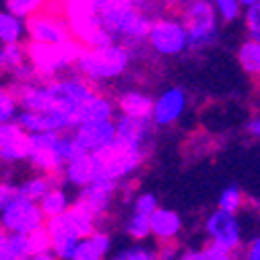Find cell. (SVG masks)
<instances>
[{
	"mask_svg": "<svg viewBox=\"0 0 260 260\" xmlns=\"http://www.w3.org/2000/svg\"><path fill=\"white\" fill-rule=\"evenodd\" d=\"M149 230H151V236L161 244L176 242V238L182 234V217L172 209L159 207L149 217Z\"/></svg>",
	"mask_w": 260,
	"mask_h": 260,
	"instance_id": "obj_15",
	"label": "cell"
},
{
	"mask_svg": "<svg viewBox=\"0 0 260 260\" xmlns=\"http://www.w3.org/2000/svg\"><path fill=\"white\" fill-rule=\"evenodd\" d=\"M242 3V15L250 38L260 34V0H240Z\"/></svg>",
	"mask_w": 260,
	"mask_h": 260,
	"instance_id": "obj_23",
	"label": "cell"
},
{
	"mask_svg": "<svg viewBox=\"0 0 260 260\" xmlns=\"http://www.w3.org/2000/svg\"><path fill=\"white\" fill-rule=\"evenodd\" d=\"M71 135H73L75 143L81 147V151L85 155H91L116 141V126H114V120L89 122V124L75 126L71 130Z\"/></svg>",
	"mask_w": 260,
	"mask_h": 260,
	"instance_id": "obj_10",
	"label": "cell"
},
{
	"mask_svg": "<svg viewBox=\"0 0 260 260\" xmlns=\"http://www.w3.org/2000/svg\"><path fill=\"white\" fill-rule=\"evenodd\" d=\"M114 106L120 112V116L137 118V120H151L153 97L141 89H128V91H122L118 95Z\"/></svg>",
	"mask_w": 260,
	"mask_h": 260,
	"instance_id": "obj_14",
	"label": "cell"
},
{
	"mask_svg": "<svg viewBox=\"0 0 260 260\" xmlns=\"http://www.w3.org/2000/svg\"><path fill=\"white\" fill-rule=\"evenodd\" d=\"M124 232H126L128 238H133L135 242H145V240L151 236V230H149V217L133 213V215L126 219Z\"/></svg>",
	"mask_w": 260,
	"mask_h": 260,
	"instance_id": "obj_22",
	"label": "cell"
},
{
	"mask_svg": "<svg viewBox=\"0 0 260 260\" xmlns=\"http://www.w3.org/2000/svg\"><path fill=\"white\" fill-rule=\"evenodd\" d=\"M205 252H207V260H238L234 254L219 252V250H217V248H213V246H207V248H205Z\"/></svg>",
	"mask_w": 260,
	"mask_h": 260,
	"instance_id": "obj_31",
	"label": "cell"
},
{
	"mask_svg": "<svg viewBox=\"0 0 260 260\" xmlns=\"http://www.w3.org/2000/svg\"><path fill=\"white\" fill-rule=\"evenodd\" d=\"M97 17L106 34L114 40V44H139L147 40L151 29V9L149 3H133V0H95Z\"/></svg>",
	"mask_w": 260,
	"mask_h": 260,
	"instance_id": "obj_1",
	"label": "cell"
},
{
	"mask_svg": "<svg viewBox=\"0 0 260 260\" xmlns=\"http://www.w3.org/2000/svg\"><path fill=\"white\" fill-rule=\"evenodd\" d=\"M73 205H75V199L71 197V192H69L67 184L62 182V178H60V182L56 186H52L44 194V199L38 203V207H40V211H42V215H44L46 221L56 219V217H62Z\"/></svg>",
	"mask_w": 260,
	"mask_h": 260,
	"instance_id": "obj_18",
	"label": "cell"
},
{
	"mask_svg": "<svg viewBox=\"0 0 260 260\" xmlns=\"http://www.w3.org/2000/svg\"><path fill=\"white\" fill-rule=\"evenodd\" d=\"M116 114V106L110 97L95 93L91 100H87L75 114V122L79 124H89V122H106V120H114Z\"/></svg>",
	"mask_w": 260,
	"mask_h": 260,
	"instance_id": "obj_19",
	"label": "cell"
},
{
	"mask_svg": "<svg viewBox=\"0 0 260 260\" xmlns=\"http://www.w3.org/2000/svg\"><path fill=\"white\" fill-rule=\"evenodd\" d=\"M112 252V238L104 230H95L89 238L79 240L71 260H106Z\"/></svg>",
	"mask_w": 260,
	"mask_h": 260,
	"instance_id": "obj_17",
	"label": "cell"
},
{
	"mask_svg": "<svg viewBox=\"0 0 260 260\" xmlns=\"http://www.w3.org/2000/svg\"><path fill=\"white\" fill-rule=\"evenodd\" d=\"M248 133H250L254 139H258V141H260V116L248 122Z\"/></svg>",
	"mask_w": 260,
	"mask_h": 260,
	"instance_id": "obj_33",
	"label": "cell"
},
{
	"mask_svg": "<svg viewBox=\"0 0 260 260\" xmlns=\"http://www.w3.org/2000/svg\"><path fill=\"white\" fill-rule=\"evenodd\" d=\"M217 205H219L217 209L236 215V213L244 207V192H242V188L236 186V184L225 186V188L221 190V194H219V203H217Z\"/></svg>",
	"mask_w": 260,
	"mask_h": 260,
	"instance_id": "obj_21",
	"label": "cell"
},
{
	"mask_svg": "<svg viewBox=\"0 0 260 260\" xmlns=\"http://www.w3.org/2000/svg\"><path fill=\"white\" fill-rule=\"evenodd\" d=\"M205 234L209 238V246L219 252L234 254L242 244V225L240 219L232 213L215 209L205 219Z\"/></svg>",
	"mask_w": 260,
	"mask_h": 260,
	"instance_id": "obj_8",
	"label": "cell"
},
{
	"mask_svg": "<svg viewBox=\"0 0 260 260\" xmlns=\"http://www.w3.org/2000/svg\"><path fill=\"white\" fill-rule=\"evenodd\" d=\"M114 126H116V139L126 143V145L145 149V145L149 143L151 120H137V118L118 116V118H114Z\"/></svg>",
	"mask_w": 260,
	"mask_h": 260,
	"instance_id": "obj_16",
	"label": "cell"
},
{
	"mask_svg": "<svg viewBox=\"0 0 260 260\" xmlns=\"http://www.w3.org/2000/svg\"><path fill=\"white\" fill-rule=\"evenodd\" d=\"M42 5L44 3H38V0H15V3H5V7L11 11V13H15L17 17H21L23 21H27L31 15H36L40 9H42Z\"/></svg>",
	"mask_w": 260,
	"mask_h": 260,
	"instance_id": "obj_28",
	"label": "cell"
},
{
	"mask_svg": "<svg viewBox=\"0 0 260 260\" xmlns=\"http://www.w3.org/2000/svg\"><path fill=\"white\" fill-rule=\"evenodd\" d=\"M188 108V95L182 87H170L161 93L157 100H153V114L151 122L159 128H166L176 124Z\"/></svg>",
	"mask_w": 260,
	"mask_h": 260,
	"instance_id": "obj_9",
	"label": "cell"
},
{
	"mask_svg": "<svg viewBox=\"0 0 260 260\" xmlns=\"http://www.w3.org/2000/svg\"><path fill=\"white\" fill-rule=\"evenodd\" d=\"M176 260H207V252L203 250H184Z\"/></svg>",
	"mask_w": 260,
	"mask_h": 260,
	"instance_id": "obj_32",
	"label": "cell"
},
{
	"mask_svg": "<svg viewBox=\"0 0 260 260\" xmlns=\"http://www.w3.org/2000/svg\"><path fill=\"white\" fill-rule=\"evenodd\" d=\"M46 227V219L36 203H31L19 194L0 211V232L13 236H31Z\"/></svg>",
	"mask_w": 260,
	"mask_h": 260,
	"instance_id": "obj_6",
	"label": "cell"
},
{
	"mask_svg": "<svg viewBox=\"0 0 260 260\" xmlns=\"http://www.w3.org/2000/svg\"><path fill=\"white\" fill-rule=\"evenodd\" d=\"M108 260H157V254L153 248L143 246V244H135L118 250L116 254L108 256Z\"/></svg>",
	"mask_w": 260,
	"mask_h": 260,
	"instance_id": "obj_24",
	"label": "cell"
},
{
	"mask_svg": "<svg viewBox=\"0 0 260 260\" xmlns=\"http://www.w3.org/2000/svg\"><path fill=\"white\" fill-rule=\"evenodd\" d=\"M58 11H54V5H42V9L27 19V34L31 46H44V48H56L71 40V29L64 19L62 5H56Z\"/></svg>",
	"mask_w": 260,
	"mask_h": 260,
	"instance_id": "obj_5",
	"label": "cell"
},
{
	"mask_svg": "<svg viewBox=\"0 0 260 260\" xmlns=\"http://www.w3.org/2000/svg\"><path fill=\"white\" fill-rule=\"evenodd\" d=\"M149 48L159 56H180L188 50L186 29L178 17H159L153 19L149 36Z\"/></svg>",
	"mask_w": 260,
	"mask_h": 260,
	"instance_id": "obj_7",
	"label": "cell"
},
{
	"mask_svg": "<svg viewBox=\"0 0 260 260\" xmlns=\"http://www.w3.org/2000/svg\"><path fill=\"white\" fill-rule=\"evenodd\" d=\"M130 62H133V56L128 48H124L122 44H112L104 48L81 50L75 69L89 85L95 87L97 83H110L120 79L128 71Z\"/></svg>",
	"mask_w": 260,
	"mask_h": 260,
	"instance_id": "obj_2",
	"label": "cell"
},
{
	"mask_svg": "<svg viewBox=\"0 0 260 260\" xmlns=\"http://www.w3.org/2000/svg\"><path fill=\"white\" fill-rule=\"evenodd\" d=\"M155 254H157V260H176L180 256V246L176 242L161 244V248Z\"/></svg>",
	"mask_w": 260,
	"mask_h": 260,
	"instance_id": "obj_29",
	"label": "cell"
},
{
	"mask_svg": "<svg viewBox=\"0 0 260 260\" xmlns=\"http://www.w3.org/2000/svg\"><path fill=\"white\" fill-rule=\"evenodd\" d=\"M238 62L246 75L260 79V44L248 40L238 50Z\"/></svg>",
	"mask_w": 260,
	"mask_h": 260,
	"instance_id": "obj_20",
	"label": "cell"
},
{
	"mask_svg": "<svg viewBox=\"0 0 260 260\" xmlns=\"http://www.w3.org/2000/svg\"><path fill=\"white\" fill-rule=\"evenodd\" d=\"M118 188H120V184H116V182H93V184L81 188L75 199L81 207H85L100 221V217H104L108 213L114 197L118 194Z\"/></svg>",
	"mask_w": 260,
	"mask_h": 260,
	"instance_id": "obj_11",
	"label": "cell"
},
{
	"mask_svg": "<svg viewBox=\"0 0 260 260\" xmlns=\"http://www.w3.org/2000/svg\"><path fill=\"white\" fill-rule=\"evenodd\" d=\"M95 182H116L120 184L124 178L135 174L145 161V149L126 145L122 141H114L102 151L91 153Z\"/></svg>",
	"mask_w": 260,
	"mask_h": 260,
	"instance_id": "obj_3",
	"label": "cell"
},
{
	"mask_svg": "<svg viewBox=\"0 0 260 260\" xmlns=\"http://www.w3.org/2000/svg\"><path fill=\"white\" fill-rule=\"evenodd\" d=\"M29 157V137L15 124L0 126V161L3 164H13V161Z\"/></svg>",
	"mask_w": 260,
	"mask_h": 260,
	"instance_id": "obj_12",
	"label": "cell"
},
{
	"mask_svg": "<svg viewBox=\"0 0 260 260\" xmlns=\"http://www.w3.org/2000/svg\"><path fill=\"white\" fill-rule=\"evenodd\" d=\"M27 260H58L54 254H52V250L50 252H42V254H34V256H29Z\"/></svg>",
	"mask_w": 260,
	"mask_h": 260,
	"instance_id": "obj_34",
	"label": "cell"
},
{
	"mask_svg": "<svg viewBox=\"0 0 260 260\" xmlns=\"http://www.w3.org/2000/svg\"><path fill=\"white\" fill-rule=\"evenodd\" d=\"M0 44L7 48H29L27 21L11 13L5 3H0Z\"/></svg>",
	"mask_w": 260,
	"mask_h": 260,
	"instance_id": "obj_13",
	"label": "cell"
},
{
	"mask_svg": "<svg viewBox=\"0 0 260 260\" xmlns=\"http://www.w3.org/2000/svg\"><path fill=\"white\" fill-rule=\"evenodd\" d=\"M246 260H260V236H256L246 248Z\"/></svg>",
	"mask_w": 260,
	"mask_h": 260,
	"instance_id": "obj_30",
	"label": "cell"
},
{
	"mask_svg": "<svg viewBox=\"0 0 260 260\" xmlns=\"http://www.w3.org/2000/svg\"><path fill=\"white\" fill-rule=\"evenodd\" d=\"M157 209H159V201H157V197L153 192H141L133 203V213H137V215L151 217Z\"/></svg>",
	"mask_w": 260,
	"mask_h": 260,
	"instance_id": "obj_26",
	"label": "cell"
},
{
	"mask_svg": "<svg viewBox=\"0 0 260 260\" xmlns=\"http://www.w3.org/2000/svg\"><path fill=\"white\" fill-rule=\"evenodd\" d=\"M17 114V95L9 91H0V126L15 120Z\"/></svg>",
	"mask_w": 260,
	"mask_h": 260,
	"instance_id": "obj_27",
	"label": "cell"
},
{
	"mask_svg": "<svg viewBox=\"0 0 260 260\" xmlns=\"http://www.w3.org/2000/svg\"><path fill=\"white\" fill-rule=\"evenodd\" d=\"M186 29L188 50H205L213 46L219 38V19L215 15L213 3L207 0H192L182 7L178 17Z\"/></svg>",
	"mask_w": 260,
	"mask_h": 260,
	"instance_id": "obj_4",
	"label": "cell"
},
{
	"mask_svg": "<svg viewBox=\"0 0 260 260\" xmlns=\"http://www.w3.org/2000/svg\"><path fill=\"white\" fill-rule=\"evenodd\" d=\"M215 15L223 23H234L242 17V3L240 0H217L213 3Z\"/></svg>",
	"mask_w": 260,
	"mask_h": 260,
	"instance_id": "obj_25",
	"label": "cell"
}]
</instances>
